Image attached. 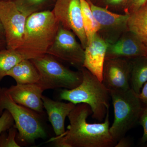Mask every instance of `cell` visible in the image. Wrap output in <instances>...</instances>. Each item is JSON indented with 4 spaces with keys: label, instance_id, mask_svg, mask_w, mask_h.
<instances>
[{
    "label": "cell",
    "instance_id": "cell-1",
    "mask_svg": "<svg viewBox=\"0 0 147 147\" xmlns=\"http://www.w3.org/2000/svg\"><path fill=\"white\" fill-rule=\"evenodd\" d=\"M92 115L91 108L86 103L75 105L67 117L69 124L62 135L50 139L57 147H113L117 142L110 131L108 111L103 123H91L88 118Z\"/></svg>",
    "mask_w": 147,
    "mask_h": 147
},
{
    "label": "cell",
    "instance_id": "cell-2",
    "mask_svg": "<svg viewBox=\"0 0 147 147\" xmlns=\"http://www.w3.org/2000/svg\"><path fill=\"white\" fill-rule=\"evenodd\" d=\"M59 26L52 11L31 14L27 18L23 43L16 50L26 59L45 55L55 40Z\"/></svg>",
    "mask_w": 147,
    "mask_h": 147
},
{
    "label": "cell",
    "instance_id": "cell-3",
    "mask_svg": "<svg viewBox=\"0 0 147 147\" xmlns=\"http://www.w3.org/2000/svg\"><path fill=\"white\" fill-rule=\"evenodd\" d=\"M83 79L78 86L72 89L61 91V100L72 102L74 105L86 103L91 108L93 118L99 122L105 119L110 108V91L89 71L82 67Z\"/></svg>",
    "mask_w": 147,
    "mask_h": 147
},
{
    "label": "cell",
    "instance_id": "cell-4",
    "mask_svg": "<svg viewBox=\"0 0 147 147\" xmlns=\"http://www.w3.org/2000/svg\"><path fill=\"white\" fill-rule=\"evenodd\" d=\"M10 113L18 130L17 140L22 144H33L36 139H45L47 136L40 114L16 103L7 91L0 87V116L4 110Z\"/></svg>",
    "mask_w": 147,
    "mask_h": 147
},
{
    "label": "cell",
    "instance_id": "cell-5",
    "mask_svg": "<svg viewBox=\"0 0 147 147\" xmlns=\"http://www.w3.org/2000/svg\"><path fill=\"white\" fill-rule=\"evenodd\" d=\"M110 93L114 111L110 131L117 143L139 122L144 107L137 94L131 88L110 90Z\"/></svg>",
    "mask_w": 147,
    "mask_h": 147
},
{
    "label": "cell",
    "instance_id": "cell-6",
    "mask_svg": "<svg viewBox=\"0 0 147 147\" xmlns=\"http://www.w3.org/2000/svg\"><path fill=\"white\" fill-rule=\"evenodd\" d=\"M31 60L39 73L37 84L43 91L60 88L72 89L82 82V71L69 69L52 55L46 54Z\"/></svg>",
    "mask_w": 147,
    "mask_h": 147
},
{
    "label": "cell",
    "instance_id": "cell-7",
    "mask_svg": "<svg viewBox=\"0 0 147 147\" xmlns=\"http://www.w3.org/2000/svg\"><path fill=\"white\" fill-rule=\"evenodd\" d=\"M47 54L79 69L84 64L85 49L78 42L73 32L60 24L55 40Z\"/></svg>",
    "mask_w": 147,
    "mask_h": 147
},
{
    "label": "cell",
    "instance_id": "cell-8",
    "mask_svg": "<svg viewBox=\"0 0 147 147\" xmlns=\"http://www.w3.org/2000/svg\"><path fill=\"white\" fill-rule=\"evenodd\" d=\"M27 17L13 1H0V20L5 32L6 48L16 50L21 47Z\"/></svg>",
    "mask_w": 147,
    "mask_h": 147
},
{
    "label": "cell",
    "instance_id": "cell-9",
    "mask_svg": "<svg viewBox=\"0 0 147 147\" xmlns=\"http://www.w3.org/2000/svg\"><path fill=\"white\" fill-rule=\"evenodd\" d=\"M88 1L93 14L99 24L97 34L107 43H115L129 30V14L113 12Z\"/></svg>",
    "mask_w": 147,
    "mask_h": 147
},
{
    "label": "cell",
    "instance_id": "cell-10",
    "mask_svg": "<svg viewBox=\"0 0 147 147\" xmlns=\"http://www.w3.org/2000/svg\"><path fill=\"white\" fill-rule=\"evenodd\" d=\"M52 11L60 25L73 32L85 49L88 40L83 26L80 0H56Z\"/></svg>",
    "mask_w": 147,
    "mask_h": 147
},
{
    "label": "cell",
    "instance_id": "cell-11",
    "mask_svg": "<svg viewBox=\"0 0 147 147\" xmlns=\"http://www.w3.org/2000/svg\"><path fill=\"white\" fill-rule=\"evenodd\" d=\"M131 71L130 59H105L102 70V84L109 91L129 89Z\"/></svg>",
    "mask_w": 147,
    "mask_h": 147
},
{
    "label": "cell",
    "instance_id": "cell-12",
    "mask_svg": "<svg viewBox=\"0 0 147 147\" xmlns=\"http://www.w3.org/2000/svg\"><path fill=\"white\" fill-rule=\"evenodd\" d=\"M147 57V46L134 34L127 31L115 43H108L105 59Z\"/></svg>",
    "mask_w": 147,
    "mask_h": 147
},
{
    "label": "cell",
    "instance_id": "cell-13",
    "mask_svg": "<svg viewBox=\"0 0 147 147\" xmlns=\"http://www.w3.org/2000/svg\"><path fill=\"white\" fill-rule=\"evenodd\" d=\"M7 91L16 103L40 115L44 113L42 99L43 91L37 84H16L7 88Z\"/></svg>",
    "mask_w": 147,
    "mask_h": 147
},
{
    "label": "cell",
    "instance_id": "cell-14",
    "mask_svg": "<svg viewBox=\"0 0 147 147\" xmlns=\"http://www.w3.org/2000/svg\"><path fill=\"white\" fill-rule=\"evenodd\" d=\"M108 43L97 33L85 49L83 67L102 82V70Z\"/></svg>",
    "mask_w": 147,
    "mask_h": 147
},
{
    "label": "cell",
    "instance_id": "cell-15",
    "mask_svg": "<svg viewBox=\"0 0 147 147\" xmlns=\"http://www.w3.org/2000/svg\"><path fill=\"white\" fill-rule=\"evenodd\" d=\"M42 99L44 108L47 111L49 121L56 136L62 135L65 131L66 118L76 105L70 102L66 103L56 101L44 95L42 96Z\"/></svg>",
    "mask_w": 147,
    "mask_h": 147
},
{
    "label": "cell",
    "instance_id": "cell-16",
    "mask_svg": "<svg viewBox=\"0 0 147 147\" xmlns=\"http://www.w3.org/2000/svg\"><path fill=\"white\" fill-rule=\"evenodd\" d=\"M7 76L18 84H37L40 77L36 67L30 59L24 60L16 65L8 71Z\"/></svg>",
    "mask_w": 147,
    "mask_h": 147
},
{
    "label": "cell",
    "instance_id": "cell-17",
    "mask_svg": "<svg viewBox=\"0 0 147 147\" xmlns=\"http://www.w3.org/2000/svg\"><path fill=\"white\" fill-rule=\"evenodd\" d=\"M130 60V88L139 94L143 86L147 82V57H141Z\"/></svg>",
    "mask_w": 147,
    "mask_h": 147
},
{
    "label": "cell",
    "instance_id": "cell-18",
    "mask_svg": "<svg viewBox=\"0 0 147 147\" xmlns=\"http://www.w3.org/2000/svg\"><path fill=\"white\" fill-rule=\"evenodd\" d=\"M129 30L147 46V2L137 11L129 14Z\"/></svg>",
    "mask_w": 147,
    "mask_h": 147
},
{
    "label": "cell",
    "instance_id": "cell-19",
    "mask_svg": "<svg viewBox=\"0 0 147 147\" xmlns=\"http://www.w3.org/2000/svg\"><path fill=\"white\" fill-rule=\"evenodd\" d=\"M26 59L17 50L5 48L0 50V82L15 65Z\"/></svg>",
    "mask_w": 147,
    "mask_h": 147
},
{
    "label": "cell",
    "instance_id": "cell-20",
    "mask_svg": "<svg viewBox=\"0 0 147 147\" xmlns=\"http://www.w3.org/2000/svg\"><path fill=\"white\" fill-rule=\"evenodd\" d=\"M82 7V21L88 45L91 41L99 28V24L95 18L88 0H80Z\"/></svg>",
    "mask_w": 147,
    "mask_h": 147
},
{
    "label": "cell",
    "instance_id": "cell-21",
    "mask_svg": "<svg viewBox=\"0 0 147 147\" xmlns=\"http://www.w3.org/2000/svg\"><path fill=\"white\" fill-rule=\"evenodd\" d=\"M50 0H14L17 8L28 17L31 14L42 11Z\"/></svg>",
    "mask_w": 147,
    "mask_h": 147
},
{
    "label": "cell",
    "instance_id": "cell-22",
    "mask_svg": "<svg viewBox=\"0 0 147 147\" xmlns=\"http://www.w3.org/2000/svg\"><path fill=\"white\" fill-rule=\"evenodd\" d=\"M0 134V147H20L16 141L18 130L14 125Z\"/></svg>",
    "mask_w": 147,
    "mask_h": 147
},
{
    "label": "cell",
    "instance_id": "cell-23",
    "mask_svg": "<svg viewBox=\"0 0 147 147\" xmlns=\"http://www.w3.org/2000/svg\"><path fill=\"white\" fill-rule=\"evenodd\" d=\"M127 0H97L98 6L106 8L116 13H123L125 6Z\"/></svg>",
    "mask_w": 147,
    "mask_h": 147
},
{
    "label": "cell",
    "instance_id": "cell-24",
    "mask_svg": "<svg viewBox=\"0 0 147 147\" xmlns=\"http://www.w3.org/2000/svg\"><path fill=\"white\" fill-rule=\"evenodd\" d=\"M14 125V120L7 110H4L0 116V134L8 130Z\"/></svg>",
    "mask_w": 147,
    "mask_h": 147
},
{
    "label": "cell",
    "instance_id": "cell-25",
    "mask_svg": "<svg viewBox=\"0 0 147 147\" xmlns=\"http://www.w3.org/2000/svg\"><path fill=\"white\" fill-rule=\"evenodd\" d=\"M147 2V0H127L123 13L130 14L137 11Z\"/></svg>",
    "mask_w": 147,
    "mask_h": 147
},
{
    "label": "cell",
    "instance_id": "cell-26",
    "mask_svg": "<svg viewBox=\"0 0 147 147\" xmlns=\"http://www.w3.org/2000/svg\"><path fill=\"white\" fill-rule=\"evenodd\" d=\"M139 122L143 128V136L141 138V143L142 144L147 143V106L144 107L139 118Z\"/></svg>",
    "mask_w": 147,
    "mask_h": 147
},
{
    "label": "cell",
    "instance_id": "cell-27",
    "mask_svg": "<svg viewBox=\"0 0 147 147\" xmlns=\"http://www.w3.org/2000/svg\"><path fill=\"white\" fill-rule=\"evenodd\" d=\"M142 103L147 106V82L144 85L140 93L137 94Z\"/></svg>",
    "mask_w": 147,
    "mask_h": 147
},
{
    "label": "cell",
    "instance_id": "cell-28",
    "mask_svg": "<svg viewBox=\"0 0 147 147\" xmlns=\"http://www.w3.org/2000/svg\"><path fill=\"white\" fill-rule=\"evenodd\" d=\"M131 145L132 143L130 139L125 136L117 142L115 147H129L131 146Z\"/></svg>",
    "mask_w": 147,
    "mask_h": 147
},
{
    "label": "cell",
    "instance_id": "cell-29",
    "mask_svg": "<svg viewBox=\"0 0 147 147\" xmlns=\"http://www.w3.org/2000/svg\"><path fill=\"white\" fill-rule=\"evenodd\" d=\"M0 39L5 40V32L1 20H0Z\"/></svg>",
    "mask_w": 147,
    "mask_h": 147
},
{
    "label": "cell",
    "instance_id": "cell-30",
    "mask_svg": "<svg viewBox=\"0 0 147 147\" xmlns=\"http://www.w3.org/2000/svg\"><path fill=\"white\" fill-rule=\"evenodd\" d=\"M6 47L5 40L0 39V50L5 49Z\"/></svg>",
    "mask_w": 147,
    "mask_h": 147
},
{
    "label": "cell",
    "instance_id": "cell-31",
    "mask_svg": "<svg viewBox=\"0 0 147 147\" xmlns=\"http://www.w3.org/2000/svg\"><path fill=\"white\" fill-rule=\"evenodd\" d=\"M88 1H90L91 2L93 3V1L94 0H88Z\"/></svg>",
    "mask_w": 147,
    "mask_h": 147
},
{
    "label": "cell",
    "instance_id": "cell-32",
    "mask_svg": "<svg viewBox=\"0 0 147 147\" xmlns=\"http://www.w3.org/2000/svg\"><path fill=\"white\" fill-rule=\"evenodd\" d=\"M0 1H6V0H0Z\"/></svg>",
    "mask_w": 147,
    "mask_h": 147
}]
</instances>
